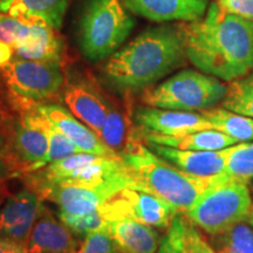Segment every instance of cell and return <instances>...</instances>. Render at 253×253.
<instances>
[{"label":"cell","mask_w":253,"mask_h":253,"mask_svg":"<svg viewBox=\"0 0 253 253\" xmlns=\"http://www.w3.org/2000/svg\"><path fill=\"white\" fill-rule=\"evenodd\" d=\"M185 33L188 59L205 74L231 82L253 69V21L226 13L216 1Z\"/></svg>","instance_id":"6da1fadb"},{"label":"cell","mask_w":253,"mask_h":253,"mask_svg":"<svg viewBox=\"0 0 253 253\" xmlns=\"http://www.w3.org/2000/svg\"><path fill=\"white\" fill-rule=\"evenodd\" d=\"M185 26L162 25L142 32L109 56L103 75L121 90H140L170 74L184 63Z\"/></svg>","instance_id":"7a4b0ae2"},{"label":"cell","mask_w":253,"mask_h":253,"mask_svg":"<svg viewBox=\"0 0 253 253\" xmlns=\"http://www.w3.org/2000/svg\"><path fill=\"white\" fill-rule=\"evenodd\" d=\"M132 189L143 190L171 204L178 212L186 213L217 176L199 177L182 171L155 155L135 138L120 155Z\"/></svg>","instance_id":"3957f363"},{"label":"cell","mask_w":253,"mask_h":253,"mask_svg":"<svg viewBox=\"0 0 253 253\" xmlns=\"http://www.w3.org/2000/svg\"><path fill=\"white\" fill-rule=\"evenodd\" d=\"M27 188L34 192L53 185L84 188H132L121 157L78 153L27 173Z\"/></svg>","instance_id":"277c9868"},{"label":"cell","mask_w":253,"mask_h":253,"mask_svg":"<svg viewBox=\"0 0 253 253\" xmlns=\"http://www.w3.org/2000/svg\"><path fill=\"white\" fill-rule=\"evenodd\" d=\"M252 210L249 183L227 177L223 171L185 214L195 226L214 237L250 219Z\"/></svg>","instance_id":"5b68a950"},{"label":"cell","mask_w":253,"mask_h":253,"mask_svg":"<svg viewBox=\"0 0 253 253\" xmlns=\"http://www.w3.org/2000/svg\"><path fill=\"white\" fill-rule=\"evenodd\" d=\"M121 0H89L79 25V43L89 61L113 55L135 27Z\"/></svg>","instance_id":"8992f818"},{"label":"cell","mask_w":253,"mask_h":253,"mask_svg":"<svg viewBox=\"0 0 253 253\" xmlns=\"http://www.w3.org/2000/svg\"><path fill=\"white\" fill-rule=\"evenodd\" d=\"M227 86L212 75L185 69L145 90L142 102L149 107L194 112L212 108L223 101Z\"/></svg>","instance_id":"52a82bcc"},{"label":"cell","mask_w":253,"mask_h":253,"mask_svg":"<svg viewBox=\"0 0 253 253\" xmlns=\"http://www.w3.org/2000/svg\"><path fill=\"white\" fill-rule=\"evenodd\" d=\"M23 101V100H21ZM25 108L14 126L11 151L7 153L17 176L31 173L47 166L49 122L38 112L33 102L25 101Z\"/></svg>","instance_id":"ba28073f"},{"label":"cell","mask_w":253,"mask_h":253,"mask_svg":"<svg viewBox=\"0 0 253 253\" xmlns=\"http://www.w3.org/2000/svg\"><path fill=\"white\" fill-rule=\"evenodd\" d=\"M2 74L11 93L31 102L53 99L65 82L61 63L55 61L18 58L2 69Z\"/></svg>","instance_id":"9c48e42d"},{"label":"cell","mask_w":253,"mask_h":253,"mask_svg":"<svg viewBox=\"0 0 253 253\" xmlns=\"http://www.w3.org/2000/svg\"><path fill=\"white\" fill-rule=\"evenodd\" d=\"M107 220L130 218L145 225L169 229L173 218L179 212L163 199L143 190L125 188L100 208Z\"/></svg>","instance_id":"30bf717a"},{"label":"cell","mask_w":253,"mask_h":253,"mask_svg":"<svg viewBox=\"0 0 253 253\" xmlns=\"http://www.w3.org/2000/svg\"><path fill=\"white\" fill-rule=\"evenodd\" d=\"M136 130L161 135H183L212 129L202 113L140 107L134 113Z\"/></svg>","instance_id":"8fae6325"},{"label":"cell","mask_w":253,"mask_h":253,"mask_svg":"<svg viewBox=\"0 0 253 253\" xmlns=\"http://www.w3.org/2000/svg\"><path fill=\"white\" fill-rule=\"evenodd\" d=\"M63 102L75 118L100 136L112 103L93 82L84 79L69 81L63 89Z\"/></svg>","instance_id":"7c38bea8"},{"label":"cell","mask_w":253,"mask_h":253,"mask_svg":"<svg viewBox=\"0 0 253 253\" xmlns=\"http://www.w3.org/2000/svg\"><path fill=\"white\" fill-rule=\"evenodd\" d=\"M41 207V198L30 188L8 197L0 208V237L26 244Z\"/></svg>","instance_id":"4fadbf2b"},{"label":"cell","mask_w":253,"mask_h":253,"mask_svg":"<svg viewBox=\"0 0 253 253\" xmlns=\"http://www.w3.org/2000/svg\"><path fill=\"white\" fill-rule=\"evenodd\" d=\"M80 245L77 236L42 204L26 243L27 253H77Z\"/></svg>","instance_id":"5bb4252c"},{"label":"cell","mask_w":253,"mask_h":253,"mask_svg":"<svg viewBox=\"0 0 253 253\" xmlns=\"http://www.w3.org/2000/svg\"><path fill=\"white\" fill-rule=\"evenodd\" d=\"M38 112L48 121L50 125L59 129L80 149L82 153H87L96 156H114L119 155L110 149L100 136L82 125L81 121L72 115L67 109L58 104H38Z\"/></svg>","instance_id":"9a60e30c"},{"label":"cell","mask_w":253,"mask_h":253,"mask_svg":"<svg viewBox=\"0 0 253 253\" xmlns=\"http://www.w3.org/2000/svg\"><path fill=\"white\" fill-rule=\"evenodd\" d=\"M148 144L164 161L182 171L199 177H211L223 172L231 153V147L220 150H182L167 145Z\"/></svg>","instance_id":"2e32d148"},{"label":"cell","mask_w":253,"mask_h":253,"mask_svg":"<svg viewBox=\"0 0 253 253\" xmlns=\"http://www.w3.org/2000/svg\"><path fill=\"white\" fill-rule=\"evenodd\" d=\"M131 13L156 23L199 20L207 13L209 0H121Z\"/></svg>","instance_id":"e0dca14e"},{"label":"cell","mask_w":253,"mask_h":253,"mask_svg":"<svg viewBox=\"0 0 253 253\" xmlns=\"http://www.w3.org/2000/svg\"><path fill=\"white\" fill-rule=\"evenodd\" d=\"M119 189L84 188L74 185H53L40 189L36 194L58 205L60 211L72 214H84L97 210L113 197Z\"/></svg>","instance_id":"ac0fdd59"},{"label":"cell","mask_w":253,"mask_h":253,"mask_svg":"<svg viewBox=\"0 0 253 253\" xmlns=\"http://www.w3.org/2000/svg\"><path fill=\"white\" fill-rule=\"evenodd\" d=\"M110 233L120 253H156L161 239L153 227L130 218L108 220Z\"/></svg>","instance_id":"d6986e66"},{"label":"cell","mask_w":253,"mask_h":253,"mask_svg":"<svg viewBox=\"0 0 253 253\" xmlns=\"http://www.w3.org/2000/svg\"><path fill=\"white\" fill-rule=\"evenodd\" d=\"M69 0H0V13L60 30Z\"/></svg>","instance_id":"ffe728a7"},{"label":"cell","mask_w":253,"mask_h":253,"mask_svg":"<svg viewBox=\"0 0 253 253\" xmlns=\"http://www.w3.org/2000/svg\"><path fill=\"white\" fill-rule=\"evenodd\" d=\"M135 135L138 140L147 143L167 145L182 150H220L238 143L233 137L214 129L183 135H161L135 130Z\"/></svg>","instance_id":"44dd1931"},{"label":"cell","mask_w":253,"mask_h":253,"mask_svg":"<svg viewBox=\"0 0 253 253\" xmlns=\"http://www.w3.org/2000/svg\"><path fill=\"white\" fill-rule=\"evenodd\" d=\"M55 31L45 24L32 23L30 36L23 42L13 47L14 52L21 59L62 63V40Z\"/></svg>","instance_id":"7402d4cb"},{"label":"cell","mask_w":253,"mask_h":253,"mask_svg":"<svg viewBox=\"0 0 253 253\" xmlns=\"http://www.w3.org/2000/svg\"><path fill=\"white\" fill-rule=\"evenodd\" d=\"M201 113L210 121L212 129L231 136L238 142L253 140V119L225 108H209Z\"/></svg>","instance_id":"603a6c76"},{"label":"cell","mask_w":253,"mask_h":253,"mask_svg":"<svg viewBox=\"0 0 253 253\" xmlns=\"http://www.w3.org/2000/svg\"><path fill=\"white\" fill-rule=\"evenodd\" d=\"M100 138L114 153L121 155L135 138V131L128 130V121L121 110L112 107L101 129Z\"/></svg>","instance_id":"cb8c5ba5"},{"label":"cell","mask_w":253,"mask_h":253,"mask_svg":"<svg viewBox=\"0 0 253 253\" xmlns=\"http://www.w3.org/2000/svg\"><path fill=\"white\" fill-rule=\"evenodd\" d=\"M221 106L253 119V69L244 77L230 82Z\"/></svg>","instance_id":"d4e9b609"},{"label":"cell","mask_w":253,"mask_h":253,"mask_svg":"<svg viewBox=\"0 0 253 253\" xmlns=\"http://www.w3.org/2000/svg\"><path fill=\"white\" fill-rule=\"evenodd\" d=\"M217 253H253V230L246 221L213 237Z\"/></svg>","instance_id":"484cf974"},{"label":"cell","mask_w":253,"mask_h":253,"mask_svg":"<svg viewBox=\"0 0 253 253\" xmlns=\"http://www.w3.org/2000/svg\"><path fill=\"white\" fill-rule=\"evenodd\" d=\"M224 173L231 178L249 183L253 178V143L231 147Z\"/></svg>","instance_id":"4316f807"},{"label":"cell","mask_w":253,"mask_h":253,"mask_svg":"<svg viewBox=\"0 0 253 253\" xmlns=\"http://www.w3.org/2000/svg\"><path fill=\"white\" fill-rule=\"evenodd\" d=\"M58 218L75 236L84 237L95 231L106 230L108 223V220L101 213L100 209L84 214H72L65 211H59Z\"/></svg>","instance_id":"83f0119b"},{"label":"cell","mask_w":253,"mask_h":253,"mask_svg":"<svg viewBox=\"0 0 253 253\" xmlns=\"http://www.w3.org/2000/svg\"><path fill=\"white\" fill-rule=\"evenodd\" d=\"M186 224L188 219L177 214L173 218L167 236L161 243L157 253H197L186 233Z\"/></svg>","instance_id":"f1b7e54d"},{"label":"cell","mask_w":253,"mask_h":253,"mask_svg":"<svg viewBox=\"0 0 253 253\" xmlns=\"http://www.w3.org/2000/svg\"><path fill=\"white\" fill-rule=\"evenodd\" d=\"M31 25V21L0 13V40L15 47L30 36Z\"/></svg>","instance_id":"f546056e"},{"label":"cell","mask_w":253,"mask_h":253,"mask_svg":"<svg viewBox=\"0 0 253 253\" xmlns=\"http://www.w3.org/2000/svg\"><path fill=\"white\" fill-rule=\"evenodd\" d=\"M48 154H47V164L56 162L72 155L82 153L66 135L49 123L48 126Z\"/></svg>","instance_id":"4dcf8cb0"},{"label":"cell","mask_w":253,"mask_h":253,"mask_svg":"<svg viewBox=\"0 0 253 253\" xmlns=\"http://www.w3.org/2000/svg\"><path fill=\"white\" fill-rule=\"evenodd\" d=\"M77 253H120V250L106 229L88 233Z\"/></svg>","instance_id":"1f68e13d"},{"label":"cell","mask_w":253,"mask_h":253,"mask_svg":"<svg viewBox=\"0 0 253 253\" xmlns=\"http://www.w3.org/2000/svg\"><path fill=\"white\" fill-rule=\"evenodd\" d=\"M216 2L226 13L253 21V0H216Z\"/></svg>","instance_id":"d6a6232c"},{"label":"cell","mask_w":253,"mask_h":253,"mask_svg":"<svg viewBox=\"0 0 253 253\" xmlns=\"http://www.w3.org/2000/svg\"><path fill=\"white\" fill-rule=\"evenodd\" d=\"M186 230H188V235L190 238H191L192 243H194L197 253H217L214 252V250L208 244L207 240L202 237L201 233H199V231L196 229V226L191 223V221H189V219H188V224H186Z\"/></svg>","instance_id":"836d02e7"},{"label":"cell","mask_w":253,"mask_h":253,"mask_svg":"<svg viewBox=\"0 0 253 253\" xmlns=\"http://www.w3.org/2000/svg\"><path fill=\"white\" fill-rule=\"evenodd\" d=\"M0 253H27L26 244L0 237Z\"/></svg>","instance_id":"e575fe53"},{"label":"cell","mask_w":253,"mask_h":253,"mask_svg":"<svg viewBox=\"0 0 253 253\" xmlns=\"http://www.w3.org/2000/svg\"><path fill=\"white\" fill-rule=\"evenodd\" d=\"M17 176L13 164L11 163L8 156L4 153H0V183L5 182L11 177Z\"/></svg>","instance_id":"d590c367"},{"label":"cell","mask_w":253,"mask_h":253,"mask_svg":"<svg viewBox=\"0 0 253 253\" xmlns=\"http://www.w3.org/2000/svg\"><path fill=\"white\" fill-rule=\"evenodd\" d=\"M13 47L0 40V69H4L13 60Z\"/></svg>","instance_id":"8d00e7d4"},{"label":"cell","mask_w":253,"mask_h":253,"mask_svg":"<svg viewBox=\"0 0 253 253\" xmlns=\"http://www.w3.org/2000/svg\"><path fill=\"white\" fill-rule=\"evenodd\" d=\"M8 196V191H7V186H6L5 182L0 183V204L2 203V201Z\"/></svg>","instance_id":"74e56055"},{"label":"cell","mask_w":253,"mask_h":253,"mask_svg":"<svg viewBox=\"0 0 253 253\" xmlns=\"http://www.w3.org/2000/svg\"><path fill=\"white\" fill-rule=\"evenodd\" d=\"M4 140H5V129H4V125H2L1 119H0V150L1 148L4 147Z\"/></svg>","instance_id":"f35d334b"},{"label":"cell","mask_w":253,"mask_h":253,"mask_svg":"<svg viewBox=\"0 0 253 253\" xmlns=\"http://www.w3.org/2000/svg\"><path fill=\"white\" fill-rule=\"evenodd\" d=\"M250 223H251L252 225H253V210H252V214H251V217H250Z\"/></svg>","instance_id":"ab89813d"},{"label":"cell","mask_w":253,"mask_h":253,"mask_svg":"<svg viewBox=\"0 0 253 253\" xmlns=\"http://www.w3.org/2000/svg\"><path fill=\"white\" fill-rule=\"evenodd\" d=\"M186 233H188V230H186ZM189 236V235H188ZM189 238H190V237H189ZM190 240H191V238H190ZM191 243H192V240H191ZM192 244H194V243H192ZM195 246V245H194ZM195 250H196V248H195ZM196 252H197V251H196Z\"/></svg>","instance_id":"60d3db41"}]
</instances>
